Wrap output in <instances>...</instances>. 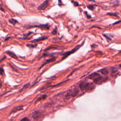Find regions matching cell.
Masks as SVG:
<instances>
[{"mask_svg": "<svg viewBox=\"0 0 121 121\" xmlns=\"http://www.w3.org/2000/svg\"><path fill=\"white\" fill-rule=\"evenodd\" d=\"M79 87L82 91L90 92L94 90L95 88V86L93 83L86 81H82L79 84Z\"/></svg>", "mask_w": 121, "mask_h": 121, "instance_id": "cell-1", "label": "cell"}, {"mask_svg": "<svg viewBox=\"0 0 121 121\" xmlns=\"http://www.w3.org/2000/svg\"><path fill=\"white\" fill-rule=\"evenodd\" d=\"M89 78L93 80V81L97 84H100L104 81V78L102 77L99 73L97 72H94L89 76Z\"/></svg>", "mask_w": 121, "mask_h": 121, "instance_id": "cell-2", "label": "cell"}, {"mask_svg": "<svg viewBox=\"0 0 121 121\" xmlns=\"http://www.w3.org/2000/svg\"><path fill=\"white\" fill-rule=\"evenodd\" d=\"M84 43V42H83V43L82 44L77 45L74 48L72 49L71 50H70V51H68V52H64V53H62L61 55H63V57H62V58H61V60H64V59H65L66 58H67V57L70 54H71L74 53L75 52H76L77 50H78L80 48V47L81 46H82V45H83Z\"/></svg>", "mask_w": 121, "mask_h": 121, "instance_id": "cell-3", "label": "cell"}, {"mask_svg": "<svg viewBox=\"0 0 121 121\" xmlns=\"http://www.w3.org/2000/svg\"><path fill=\"white\" fill-rule=\"evenodd\" d=\"M32 27H38L41 28L42 30H48L50 28V25H49L48 24H40V25H31L28 26V27H27V28H32Z\"/></svg>", "mask_w": 121, "mask_h": 121, "instance_id": "cell-4", "label": "cell"}, {"mask_svg": "<svg viewBox=\"0 0 121 121\" xmlns=\"http://www.w3.org/2000/svg\"><path fill=\"white\" fill-rule=\"evenodd\" d=\"M49 2L48 0H45L41 4H40L39 6H38L37 9L38 10H44L48 6Z\"/></svg>", "mask_w": 121, "mask_h": 121, "instance_id": "cell-5", "label": "cell"}, {"mask_svg": "<svg viewBox=\"0 0 121 121\" xmlns=\"http://www.w3.org/2000/svg\"><path fill=\"white\" fill-rule=\"evenodd\" d=\"M78 93V90L77 88H74L73 90H70L69 91H68L67 96L71 95L73 97L75 96Z\"/></svg>", "mask_w": 121, "mask_h": 121, "instance_id": "cell-6", "label": "cell"}, {"mask_svg": "<svg viewBox=\"0 0 121 121\" xmlns=\"http://www.w3.org/2000/svg\"><path fill=\"white\" fill-rule=\"evenodd\" d=\"M23 105H19L15 107L10 112V113H14L17 111H20L23 109Z\"/></svg>", "mask_w": 121, "mask_h": 121, "instance_id": "cell-7", "label": "cell"}, {"mask_svg": "<svg viewBox=\"0 0 121 121\" xmlns=\"http://www.w3.org/2000/svg\"><path fill=\"white\" fill-rule=\"evenodd\" d=\"M42 115V113L38 111H35L32 113V117L35 119L39 118Z\"/></svg>", "mask_w": 121, "mask_h": 121, "instance_id": "cell-8", "label": "cell"}, {"mask_svg": "<svg viewBox=\"0 0 121 121\" xmlns=\"http://www.w3.org/2000/svg\"><path fill=\"white\" fill-rule=\"evenodd\" d=\"M5 52H6V54L9 55L10 57H11L12 58H14L15 59H17V60L18 59L17 56L13 52H12L11 51H7Z\"/></svg>", "mask_w": 121, "mask_h": 121, "instance_id": "cell-9", "label": "cell"}, {"mask_svg": "<svg viewBox=\"0 0 121 121\" xmlns=\"http://www.w3.org/2000/svg\"><path fill=\"white\" fill-rule=\"evenodd\" d=\"M55 60V58H51V59H48V60H46L45 61V62L43 63L40 67V68H39V69H40L42 67H43L44 65H45L46 64H47V63H49V62H52V61H54Z\"/></svg>", "mask_w": 121, "mask_h": 121, "instance_id": "cell-10", "label": "cell"}, {"mask_svg": "<svg viewBox=\"0 0 121 121\" xmlns=\"http://www.w3.org/2000/svg\"><path fill=\"white\" fill-rule=\"evenodd\" d=\"M47 38V36H42V37H40L37 39H34L32 41H31V42L32 43H34V42H39V41H42V40H44L46 39Z\"/></svg>", "mask_w": 121, "mask_h": 121, "instance_id": "cell-11", "label": "cell"}, {"mask_svg": "<svg viewBox=\"0 0 121 121\" xmlns=\"http://www.w3.org/2000/svg\"><path fill=\"white\" fill-rule=\"evenodd\" d=\"M100 72L101 73H102L104 75H107L109 74V71L106 68H104L100 70Z\"/></svg>", "mask_w": 121, "mask_h": 121, "instance_id": "cell-12", "label": "cell"}, {"mask_svg": "<svg viewBox=\"0 0 121 121\" xmlns=\"http://www.w3.org/2000/svg\"><path fill=\"white\" fill-rule=\"evenodd\" d=\"M9 22L10 23H11L13 25H15L18 22L17 20H16L15 19H14V18H10V19H9Z\"/></svg>", "mask_w": 121, "mask_h": 121, "instance_id": "cell-13", "label": "cell"}, {"mask_svg": "<svg viewBox=\"0 0 121 121\" xmlns=\"http://www.w3.org/2000/svg\"><path fill=\"white\" fill-rule=\"evenodd\" d=\"M46 96H47V95H46L44 94V95H41V96L39 97L36 99V100L35 101V104H36V103H37V102H39V101H40V100H42V99H43L45 98V97H46Z\"/></svg>", "mask_w": 121, "mask_h": 121, "instance_id": "cell-14", "label": "cell"}, {"mask_svg": "<svg viewBox=\"0 0 121 121\" xmlns=\"http://www.w3.org/2000/svg\"><path fill=\"white\" fill-rule=\"evenodd\" d=\"M29 86H30V83H27L25 85L23 86V87L20 90L19 92H22V91H24V90H25Z\"/></svg>", "mask_w": 121, "mask_h": 121, "instance_id": "cell-15", "label": "cell"}, {"mask_svg": "<svg viewBox=\"0 0 121 121\" xmlns=\"http://www.w3.org/2000/svg\"><path fill=\"white\" fill-rule=\"evenodd\" d=\"M8 64H9V66L12 68V69H13L14 71H16V72H18L17 69L16 68V67H15V66H14V65H13V64H12V63L9 62V63H8Z\"/></svg>", "mask_w": 121, "mask_h": 121, "instance_id": "cell-16", "label": "cell"}, {"mask_svg": "<svg viewBox=\"0 0 121 121\" xmlns=\"http://www.w3.org/2000/svg\"><path fill=\"white\" fill-rule=\"evenodd\" d=\"M26 46L30 48H34L36 47V44H26Z\"/></svg>", "mask_w": 121, "mask_h": 121, "instance_id": "cell-17", "label": "cell"}, {"mask_svg": "<svg viewBox=\"0 0 121 121\" xmlns=\"http://www.w3.org/2000/svg\"><path fill=\"white\" fill-rule=\"evenodd\" d=\"M0 74L2 76H4L5 75V72H4V70L3 69L2 66L0 67Z\"/></svg>", "mask_w": 121, "mask_h": 121, "instance_id": "cell-18", "label": "cell"}, {"mask_svg": "<svg viewBox=\"0 0 121 121\" xmlns=\"http://www.w3.org/2000/svg\"><path fill=\"white\" fill-rule=\"evenodd\" d=\"M20 121H30V120L27 118V117H24L23 118H22Z\"/></svg>", "mask_w": 121, "mask_h": 121, "instance_id": "cell-19", "label": "cell"}, {"mask_svg": "<svg viewBox=\"0 0 121 121\" xmlns=\"http://www.w3.org/2000/svg\"><path fill=\"white\" fill-rule=\"evenodd\" d=\"M87 8H88L89 9H91V10H93V9H94V6L92 5H88V6H87Z\"/></svg>", "mask_w": 121, "mask_h": 121, "instance_id": "cell-20", "label": "cell"}, {"mask_svg": "<svg viewBox=\"0 0 121 121\" xmlns=\"http://www.w3.org/2000/svg\"><path fill=\"white\" fill-rule=\"evenodd\" d=\"M107 14L110 15L111 16H117V14L116 13H108Z\"/></svg>", "mask_w": 121, "mask_h": 121, "instance_id": "cell-21", "label": "cell"}, {"mask_svg": "<svg viewBox=\"0 0 121 121\" xmlns=\"http://www.w3.org/2000/svg\"><path fill=\"white\" fill-rule=\"evenodd\" d=\"M56 32H57V29H56V27H55V28H54L53 29V30L52 31V33L53 35H55L56 34Z\"/></svg>", "mask_w": 121, "mask_h": 121, "instance_id": "cell-22", "label": "cell"}, {"mask_svg": "<svg viewBox=\"0 0 121 121\" xmlns=\"http://www.w3.org/2000/svg\"><path fill=\"white\" fill-rule=\"evenodd\" d=\"M6 56H3L1 58V59L0 60V62H1L2 60H5V59H6Z\"/></svg>", "mask_w": 121, "mask_h": 121, "instance_id": "cell-23", "label": "cell"}, {"mask_svg": "<svg viewBox=\"0 0 121 121\" xmlns=\"http://www.w3.org/2000/svg\"><path fill=\"white\" fill-rule=\"evenodd\" d=\"M72 2H73V3H74V5L75 6H78V2H76V1H72Z\"/></svg>", "mask_w": 121, "mask_h": 121, "instance_id": "cell-24", "label": "cell"}, {"mask_svg": "<svg viewBox=\"0 0 121 121\" xmlns=\"http://www.w3.org/2000/svg\"><path fill=\"white\" fill-rule=\"evenodd\" d=\"M0 9L1 10H2V11H4V10L3 9H2V7H1V5H0Z\"/></svg>", "mask_w": 121, "mask_h": 121, "instance_id": "cell-25", "label": "cell"}, {"mask_svg": "<svg viewBox=\"0 0 121 121\" xmlns=\"http://www.w3.org/2000/svg\"><path fill=\"white\" fill-rule=\"evenodd\" d=\"M9 38H10V37H7L5 40H4V41H6V40H8Z\"/></svg>", "mask_w": 121, "mask_h": 121, "instance_id": "cell-26", "label": "cell"}, {"mask_svg": "<svg viewBox=\"0 0 121 121\" xmlns=\"http://www.w3.org/2000/svg\"><path fill=\"white\" fill-rule=\"evenodd\" d=\"M121 22V21H117V22H116V23H114V24H117V23H118L119 22Z\"/></svg>", "mask_w": 121, "mask_h": 121, "instance_id": "cell-27", "label": "cell"}, {"mask_svg": "<svg viewBox=\"0 0 121 121\" xmlns=\"http://www.w3.org/2000/svg\"><path fill=\"white\" fill-rule=\"evenodd\" d=\"M120 67H121V64H120Z\"/></svg>", "mask_w": 121, "mask_h": 121, "instance_id": "cell-28", "label": "cell"}]
</instances>
